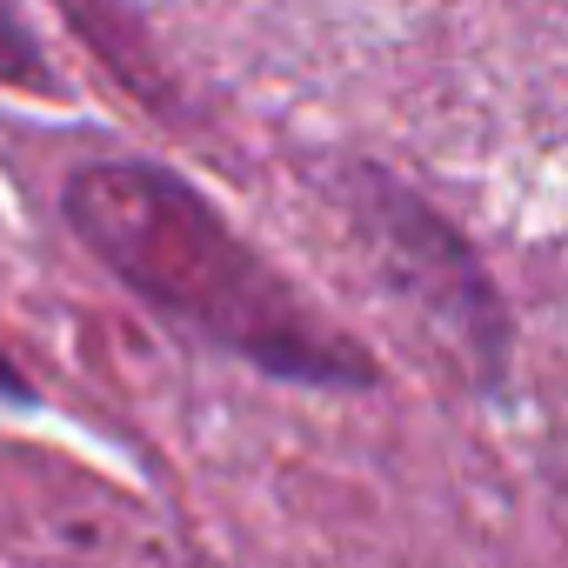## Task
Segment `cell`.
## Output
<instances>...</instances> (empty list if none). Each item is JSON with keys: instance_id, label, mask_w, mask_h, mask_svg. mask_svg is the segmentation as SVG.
Returning <instances> with one entry per match:
<instances>
[{"instance_id": "1", "label": "cell", "mask_w": 568, "mask_h": 568, "mask_svg": "<svg viewBox=\"0 0 568 568\" xmlns=\"http://www.w3.org/2000/svg\"><path fill=\"white\" fill-rule=\"evenodd\" d=\"M68 227L128 281V288L181 322L187 335L308 388H368L375 368L355 355L288 281H281L181 174L154 161H94L68 174Z\"/></svg>"}, {"instance_id": "2", "label": "cell", "mask_w": 568, "mask_h": 568, "mask_svg": "<svg viewBox=\"0 0 568 568\" xmlns=\"http://www.w3.org/2000/svg\"><path fill=\"white\" fill-rule=\"evenodd\" d=\"M362 227L375 234L382 261H388V281L402 295L422 302V315L475 362L481 382L501 375V342H508V322H501V302L488 288V274L475 267V254L455 241L448 221H435L415 194H402L395 181H368L362 187Z\"/></svg>"}, {"instance_id": "3", "label": "cell", "mask_w": 568, "mask_h": 568, "mask_svg": "<svg viewBox=\"0 0 568 568\" xmlns=\"http://www.w3.org/2000/svg\"><path fill=\"white\" fill-rule=\"evenodd\" d=\"M0 81L8 88H48V54L34 48L28 21L14 14V0H0Z\"/></svg>"}]
</instances>
